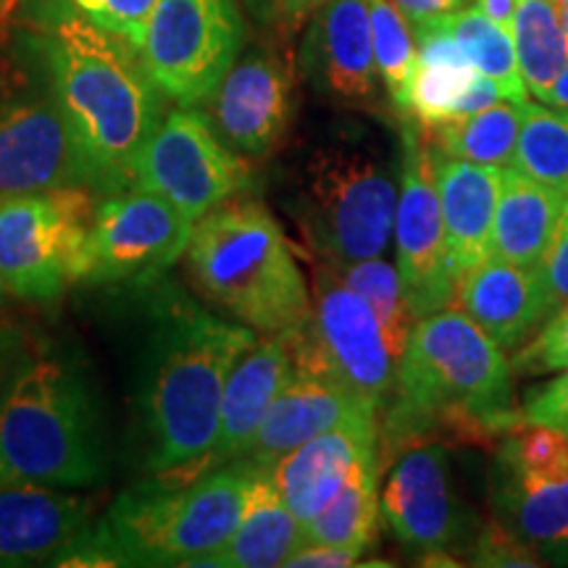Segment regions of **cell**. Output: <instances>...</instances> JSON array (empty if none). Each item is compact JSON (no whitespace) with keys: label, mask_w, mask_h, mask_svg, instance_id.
Returning <instances> with one entry per match:
<instances>
[{"label":"cell","mask_w":568,"mask_h":568,"mask_svg":"<svg viewBox=\"0 0 568 568\" xmlns=\"http://www.w3.org/2000/svg\"><path fill=\"white\" fill-rule=\"evenodd\" d=\"M40 353L42 347H38V339L27 326L11 318H0V408L9 400L19 376L32 366Z\"/></svg>","instance_id":"cell-39"},{"label":"cell","mask_w":568,"mask_h":568,"mask_svg":"<svg viewBox=\"0 0 568 568\" xmlns=\"http://www.w3.org/2000/svg\"><path fill=\"white\" fill-rule=\"evenodd\" d=\"M393 3L406 13L414 27L429 24V21L453 17V13L468 9L477 0H393Z\"/></svg>","instance_id":"cell-44"},{"label":"cell","mask_w":568,"mask_h":568,"mask_svg":"<svg viewBox=\"0 0 568 568\" xmlns=\"http://www.w3.org/2000/svg\"><path fill=\"white\" fill-rule=\"evenodd\" d=\"M495 458L535 479L560 477L568 471V435L550 426L521 424L497 445Z\"/></svg>","instance_id":"cell-35"},{"label":"cell","mask_w":568,"mask_h":568,"mask_svg":"<svg viewBox=\"0 0 568 568\" xmlns=\"http://www.w3.org/2000/svg\"><path fill=\"white\" fill-rule=\"evenodd\" d=\"M468 558L474 566H493V568H539L545 566L535 550L518 539L514 531H508L500 521H489L479 529L477 539L468 548Z\"/></svg>","instance_id":"cell-38"},{"label":"cell","mask_w":568,"mask_h":568,"mask_svg":"<svg viewBox=\"0 0 568 568\" xmlns=\"http://www.w3.org/2000/svg\"><path fill=\"white\" fill-rule=\"evenodd\" d=\"M379 510L397 542L422 556L468 550L481 529L458 493L450 453L439 439L403 447L387 471Z\"/></svg>","instance_id":"cell-15"},{"label":"cell","mask_w":568,"mask_h":568,"mask_svg":"<svg viewBox=\"0 0 568 568\" xmlns=\"http://www.w3.org/2000/svg\"><path fill=\"white\" fill-rule=\"evenodd\" d=\"M456 301L506 353L535 337L539 326L558 311L542 266H518L495 253L460 276Z\"/></svg>","instance_id":"cell-19"},{"label":"cell","mask_w":568,"mask_h":568,"mask_svg":"<svg viewBox=\"0 0 568 568\" xmlns=\"http://www.w3.org/2000/svg\"><path fill=\"white\" fill-rule=\"evenodd\" d=\"M339 276L347 282V287H353L364 301L372 305V311L379 318L382 329L393 353L400 361L406 343L414 332L418 316L410 308L406 287H403L397 266L387 264L385 255L379 258L358 261V264L337 268Z\"/></svg>","instance_id":"cell-34"},{"label":"cell","mask_w":568,"mask_h":568,"mask_svg":"<svg viewBox=\"0 0 568 568\" xmlns=\"http://www.w3.org/2000/svg\"><path fill=\"white\" fill-rule=\"evenodd\" d=\"M55 95L105 193L132 187L134 166L163 116V95L140 55L61 0L34 13Z\"/></svg>","instance_id":"cell-3"},{"label":"cell","mask_w":568,"mask_h":568,"mask_svg":"<svg viewBox=\"0 0 568 568\" xmlns=\"http://www.w3.org/2000/svg\"><path fill=\"white\" fill-rule=\"evenodd\" d=\"M361 410L379 408L351 393L329 374L293 364V374L284 382L280 395L274 397L258 432L240 458L251 460L264 471H272L276 460L293 453L295 447Z\"/></svg>","instance_id":"cell-21"},{"label":"cell","mask_w":568,"mask_h":568,"mask_svg":"<svg viewBox=\"0 0 568 568\" xmlns=\"http://www.w3.org/2000/svg\"><path fill=\"white\" fill-rule=\"evenodd\" d=\"M0 477L80 489L105 477L101 414L71 361L40 353L0 408Z\"/></svg>","instance_id":"cell-7"},{"label":"cell","mask_w":568,"mask_h":568,"mask_svg":"<svg viewBox=\"0 0 568 568\" xmlns=\"http://www.w3.org/2000/svg\"><path fill=\"white\" fill-rule=\"evenodd\" d=\"M90 529V506L63 487L0 477V566H55Z\"/></svg>","instance_id":"cell-20"},{"label":"cell","mask_w":568,"mask_h":568,"mask_svg":"<svg viewBox=\"0 0 568 568\" xmlns=\"http://www.w3.org/2000/svg\"><path fill=\"white\" fill-rule=\"evenodd\" d=\"M418 42V63L408 88L403 119H410L422 130L456 122L458 105L471 90L481 71L468 61L460 45L447 32L443 19L414 27Z\"/></svg>","instance_id":"cell-25"},{"label":"cell","mask_w":568,"mask_h":568,"mask_svg":"<svg viewBox=\"0 0 568 568\" xmlns=\"http://www.w3.org/2000/svg\"><path fill=\"white\" fill-rule=\"evenodd\" d=\"M303 74L318 95L347 109H372L379 98L368 0H326L308 19Z\"/></svg>","instance_id":"cell-17"},{"label":"cell","mask_w":568,"mask_h":568,"mask_svg":"<svg viewBox=\"0 0 568 568\" xmlns=\"http://www.w3.org/2000/svg\"><path fill=\"white\" fill-rule=\"evenodd\" d=\"M9 3H11V0H0V13L9 9Z\"/></svg>","instance_id":"cell-48"},{"label":"cell","mask_w":568,"mask_h":568,"mask_svg":"<svg viewBox=\"0 0 568 568\" xmlns=\"http://www.w3.org/2000/svg\"><path fill=\"white\" fill-rule=\"evenodd\" d=\"M258 6H261V0H251V9L253 11H258Z\"/></svg>","instance_id":"cell-49"},{"label":"cell","mask_w":568,"mask_h":568,"mask_svg":"<svg viewBox=\"0 0 568 568\" xmlns=\"http://www.w3.org/2000/svg\"><path fill=\"white\" fill-rule=\"evenodd\" d=\"M134 187L161 195L184 216L203 219L253 187L243 153L224 145L211 116L180 105L161 119L134 166Z\"/></svg>","instance_id":"cell-12"},{"label":"cell","mask_w":568,"mask_h":568,"mask_svg":"<svg viewBox=\"0 0 568 568\" xmlns=\"http://www.w3.org/2000/svg\"><path fill=\"white\" fill-rule=\"evenodd\" d=\"M184 258L197 293L261 335L293 332L308 316L311 284L264 203L232 197L205 213Z\"/></svg>","instance_id":"cell-5"},{"label":"cell","mask_w":568,"mask_h":568,"mask_svg":"<svg viewBox=\"0 0 568 568\" xmlns=\"http://www.w3.org/2000/svg\"><path fill=\"white\" fill-rule=\"evenodd\" d=\"M290 374H293V332L255 339V345L234 364L226 379L216 443L197 471H209L243 456Z\"/></svg>","instance_id":"cell-22"},{"label":"cell","mask_w":568,"mask_h":568,"mask_svg":"<svg viewBox=\"0 0 568 568\" xmlns=\"http://www.w3.org/2000/svg\"><path fill=\"white\" fill-rule=\"evenodd\" d=\"M303 545V524L282 495L276 493L272 474L264 471L253 481L251 497L237 529L222 550H216L203 566L219 568H274Z\"/></svg>","instance_id":"cell-27"},{"label":"cell","mask_w":568,"mask_h":568,"mask_svg":"<svg viewBox=\"0 0 568 568\" xmlns=\"http://www.w3.org/2000/svg\"><path fill=\"white\" fill-rule=\"evenodd\" d=\"M400 166L364 142L318 148L290 201L316 261L335 268L385 255L395 232Z\"/></svg>","instance_id":"cell-8"},{"label":"cell","mask_w":568,"mask_h":568,"mask_svg":"<svg viewBox=\"0 0 568 568\" xmlns=\"http://www.w3.org/2000/svg\"><path fill=\"white\" fill-rule=\"evenodd\" d=\"M237 0H159L140 42V61L163 98L209 103L243 53Z\"/></svg>","instance_id":"cell-11"},{"label":"cell","mask_w":568,"mask_h":568,"mask_svg":"<svg viewBox=\"0 0 568 568\" xmlns=\"http://www.w3.org/2000/svg\"><path fill=\"white\" fill-rule=\"evenodd\" d=\"M326 3V0H261L258 17L272 21V24L280 27L284 32H293L303 21L311 19L318 6Z\"/></svg>","instance_id":"cell-43"},{"label":"cell","mask_w":568,"mask_h":568,"mask_svg":"<svg viewBox=\"0 0 568 568\" xmlns=\"http://www.w3.org/2000/svg\"><path fill=\"white\" fill-rule=\"evenodd\" d=\"M95 190L0 195V284L27 303H53L80 282Z\"/></svg>","instance_id":"cell-9"},{"label":"cell","mask_w":568,"mask_h":568,"mask_svg":"<svg viewBox=\"0 0 568 568\" xmlns=\"http://www.w3.org/2000/svg\"><path fill=\"white\" fill-rule=\"evenodd\" d=\"M556 9H558L560 27H564V34H566V40H568V0H556Z\"/></svg>","instance_id":"cell-46"},{"label":"cell","mask_w":568,"mask_h":568,"mask_svg":"<svg viewBox=\"0 0 568 568\" xmlns=\"http://www.w3.org/2000/svg\"><path fill=\"white\" fill-rule=\"evenodd\" d=\"M524 119L510 166L568 197V111L521 103Z\"/></svg>","instance_id":"cell-32"},{"label":"cell","mask_w":568,"mask_h":568,"mask_svg":"<svg viewBox=\"0 0 568 568\" xmlns=\"http://www.w3.org/2000/svg\"><path fill=\"white\" fill-rule=\"evenodd\" d=\"M159 0H69L74 11H80L84 19L101 27L113 38L124 40L126 45L140 51L142 34H145L148 19Z\"/></svg>","instance_id":"cell-37"},{"label":"cell","mask_w":568,"mask_h":568,"mask_svg":"<svg viewBox=\"0 0 568 568\" xmlns=\"http://www.w3.org/2000/svg\"><path fill=\"white\" fill-rule=\"evenodd\" d=\"M510 34L529 95L542 101L568 63V40L560 27L556 0H518Z\"/></svg>","instance_id":"cell-30"},{"label":"cell","mask_w":568,"mask_h":568,"mask_svg":"<svg viewBox=\"0 0 568 568\" xmlns=\"http://www.w3.org/2000/svg\"><path fill=\"white\" fill-rule=\"evenodd\" d=\"M261 474L245 458L184 479L153 474L124 489L55 566H203L230 542Z\"/></svg>","instance_id":"cell-4"},{"label":"cell","mask_w":568,"mask_h":568,"mask_svg":"<svg viewBox=\"0 0 568 568\" xmlns=\"http://www.w3.org/2000/svg\"><path fill=\"white\" fill-rule=\"evenodd\" d=\"M443 24L447 27V32L456 38L460 51L468 55V61H471L481 74L500 84L506 101H529L527 82H524L521 69H518L516 42L508 27L489 19L477 3L453 13V17H445Z\"/></svg>","instance_id":"cell-31"},{"label":"cell","mask_w":568,"mask_h":568,"mask_svg":"<svg viewBox=\"0 0 568 568\" xmlns=\"http://www.w3.org/2000/svg\"><path fill=\"white\" fill-rule=\"evenodd\" d=\"M382 456L374 453L358 468L322 514L303 524V545H339L366 550L379 524Z\"/></svg>","instance_id":"cell-28"},{"label":"cell","mask_w":568,"mask_h":568,"mask_svg":"<svg viewBox=\"0 0 568 568\" xmlns=\"http://www.w3.org/2000/svg\"><path fill=\"white\" fill-rule=\"evenodd\" d=\"M521 119V103L500 101L458 122L424 130V134L437 151L456 155V159L485 163V166H510Z\"/></svg>","instance_id":"cell-29"},{"label":"cell","mask_w":568,"mask_h":568,"mask_svg":"<svg viewBox=\"0 0 568 568\" xmlns=\"http://www.w3.org/2000/svg\"><path fill=\"white\" fill-rule=\"evenodd\" d=\"M293 364L329 374L382 410L393 400L397 355L364 297L347 287L335 266L316 261L311 308L293 329Z\"/></svg>","instance_id":"cell-10"},{"label":"cell","mask_w":568,"mask_h":568,"mask_svg":"<svg viewBox=\"0 0 568 568\" xmlns=\"http://www.w3.org/2000/svg\"><path fill=\"white\" fill-rule=\"evenodd\" d=\"M521 424L506 351L460 308L418 318L397 361L393 400L379 414V456L437 435L481 445Z\"/></svg>","instance_id":"cell-2"},{"label":"cell","mask_w":568,"mask_h":568,"mask_svg":"<svg viewBox=\"0 0 568 568\" xmlns=\"http://www.w3.org/2000/svg\"><path fill=\"white\" fill-rule=\"evenodd\" d=\"M564 205L566 197L556 190L529 180L514 166H503L493 226V253L518 266H542Z\"/></svg>","instance_id":"cell-26"},{"label":"cell","mask_w":568,"mask_h":568,"mask_svg":"<svg viewBox=\"0 0 568 568\" xmlns=\"http://www.w3.org/2000/svg\"><path fill=\"white\" fill-rule=\"evenodd\" d=\"M195 222L142 187L105 193L84 240L80 284L153 282L187 253Z\"/></svg>","instance_id":"cell-13"},{"label":"cell","mask_w":568,"mask_h":568,"mask_svg":"<svg viewBox=\"0 0 568 568\" xmlns=\"http://www.w3.org/2000/svg\"><path fill=\"white\" fill-rule=\"evenodd\" d=\"M88 187L105 195L67 122L40 24L0 17V195Z\"/></svg>","instance_id":"cell-6"},{"label":"cell","mask_w":568,"mask_h":568,"mask_svg":"<svg viewBox=\"0 0 568 568\" xmlns=\"http://www.w3.org/2000/svg\"><path fill=\"white\" fill-rule=\"evenodd\" d=\"M151 305L134 393L142 466L151 474H195L216 443L226 379L258 337L184 295Z\"/></svg>","instance_id":"cell-1"},{"label":"cell","mask_w":568,"mask_h":568,"mask_svg":"<svg viewBox=\"0 0 568 568\" xmlns=\"http://www.w3.org/2000/svg\"><path fill=\"white\" fill-rule=\"evenodd\" d=\"M6 297H9V293H6V287H3V284H0V303H3Z\"/></svg>","instance_id":"cell-47"},{"label":"cell","mask_w":568,"mask_h":568,"mask_svg":"<svg viewBox=\"0 0 568 568\" xmlns=\"http://www.w3.org/2000/svg\"><path fill=\"white\" fill-rule=\"evenodd\" d=\"M489 500L495 521L514 531L545 566H568V471L535 479L495 458Z\"/></svg>","instance_id":"cell-24"},{"label":"cell","mask_w":568,"mask_h":568,"mask_svg":"<svg viewBox=\"0 0 568 568\" xmlns=\"http://www.w3.org/2000/svg\"><path fill=\"white\" fill-rule=\"evenodd\" d=\"M366 550L361 548H339V545H301L293 556L287 558L290 568H339V566H358L361 556Z\"/></svg>","instance_id":"cell-42"},{"label":"cell","mask_w":568,"mask_h":568,"mask_svg":"<svg viewBox=\"0 0 568 568\" xmlns=\"http://www.w3.org/2000/svg\"><path fill=\"white\" fill-rule=\"evenodd\" d=\"M518 376H545L568 368V305L558 308L518 351L510 355Z\"/></svg>","instance_id":"cell-36"},{"label":"cell","mask_w":568,"mask_h":568,"mask_svg":"<svg viewBox=\"0 0 568 568\" xmlns=\"http://www.w3.org/2000/svg\"><path fill=\"white\" fill-rule=\"evenodd\" d=\"M374 453H379V410H361L276 460L274 487L305 524L335 500L361 460Z\"/></svg>","instance_id":"cell-18"},{"label":"cell","mask_w":568,"mask_h":568,"mask_svg":"<svg viewBox=\"0 0 568 568\" xmlns=\"http://www.w3.org/2000/svg\"><path fill=\"white\" fill-rule=\"evenodd\" d=\"M539 103H548L552 109H566L568 111V63L560 69L556 82L550 84V90L545 92V98Z\"/></svg>","instance_id":"cell-45"},{"label":"cell","mask_w":568,"mask_h":568,"mask_svg":"<svg viewBox=\"0 0 568 568\" xmlns=\"http://www.w3.org/2000/svg\"><path fill=\"white\" fill-rule=\"evenodd\" d=\"M429 140V138H426ZM435 151V174L443 209L450 266L460 280L493 253V226L503 166H485Z\"/></svg>","instance_id":"cell-23"},{"label":"cell","mask_w":568,"mask_h":568,"mask_svg":"<svg viewBox=\"0 0 568 568\" xmlns=\"http://www.w3.org/2000/svg\"><path fill=\"white\" fill-rule=\"evenodd\" d=\"M542 274L558 308H564L568 305V197L556 232H552L548 253L542 258Z\"/></svg>","instance_id":"cell-41"},{"label":"cell","mask_w":568,"mask_h":568,"mask_svg":"<svg viewBox=\"0 0 568 568\" xmlns=\"http://www.w3.org/2000/svg\"><path fill=\"white\" fill-rule=\"evenodd\" d=\"M293 111V71L264 48L237 55L211 95V119L219 134L251 159H266L282 145Z\"/></svg>","instance_id":"cell-16"},{"label":"cell","mask_w":568,"mask_h":568,"mask_svg":"<svg viewBox=\"0 0 568 568\" xmlns=\"http://www.w3.org/2000/svg\"><path fill=\"white\" fill-rule=\"evenodd\" d=\"M368 17H372V42L379 80L385 84L389 103L400 116L406 111L408 88L418 63L414 24L393 0H368Z\"/></svg>","instance_id":"cell-33"},{"label":"cell","mask_w":568,"mask_h":568,"mask_svg":"<svg viewBox=\"0 0 568 568\" xmlns=\"http://www.w3.org/2000/svg\"><path fill=\"white\" fill-rule=\"evenodd\" d=\"M518 408H521L524 424L550 426L568 435V368L542 385L529 387Z\"/></svg>","instance_id":"cell-40"},{"label":"cell","mask_w":568,"mask_h":568,"mask_svg":"<svg viewBox=\"0 0 568 568\" xmlns=\"http://www.w3.org/2000/svg\"><path fill=\"white\" fill-rule=\"evenodd\" d=\"M400 195L395 211L397 274L414 314L429 316L456 303V272L450 266L443 209L435 174V151L422 126L403 119Z\"/></svg>","instance_id":"cell-14"}]
</instances>
